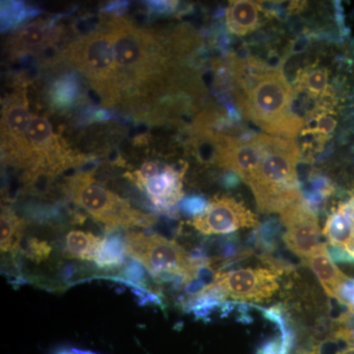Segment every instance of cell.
Listing matches in <instances>:
<instances>
[{
    "mask_svg": "<svg viewBox=\"0 0 354 354\" xmlns=\"http://www.w3.org/2000/svg\"><path fill=\"white\" fill-rule=\"evenodd\" d=\"M127 242L125 234L120 230L106 232V236L101 239L95 249L93 262L99 269L104 271H120L127 260Z\"/></svg>",
    "mask_w": 354,
    "mask_h": 354,
    "instance_id": "obj_15",
    "label": "cell"
},
{
    "mask_svg": "<svg viewBox=\"0 0 354 354\" xmlns=\"http://www.w3.org/2000/svg\"><path fill=\"white\" fill-rule=\"evenodd\" d=\"M190 225L203 234H230L242 228L259 227V221L243 203L232 197L214 198L201 216L193 218Z\"/></svg>",
    "mask_w": 354,
    "mask_h": 354,
    "instance_id": "obj_10",
    "label": "cell"
},
{
    "mask_svg": "<svg viewBox=\"0 0 354 354\" xmlns=\"http://www.w3.org/2000/svg\"><path fill=\"white\" fill-rule=\"evenodd\" d=\"M209 203L204 197L199 195H191L183 198L179 204V209L183 212L185 215L193 216H201L207 209H208Z\"/></svg>",
    "mask_w": 354,
    "mask_h": 354,
    "instance_id": "obj_21",
    "label": "cell"
},
{
    "mask_svg": "<svg viewBox=\"0 0 354 354\" xmlns=\"http://www.w3.org/2000/svg\"><path fill=\"white\" fill-rule=\"evenodd\" d=\"M337 301L346 304L353 311L354 307V279L349 278L339 291V299ZM354 313V312H353Z\"/></svg>",
    "mask_w": 354,
    "mask_h": 354,
    "instance_id": "obj_24",
    "label": "cell"
},
{
    "mask_svg": "<svg viewBox=\"0 0 354 354\" xmlns=\"http://www.w3.org/2000/svg\"><path fill=\"white\" fill-rule=\"evenodd\" d=\"M32 120L25 95H12L2 109V148L11 162L20 167H32L31 153L27 141V131Z\"/></svg>",
    "mask_w": 354,
    "mask_h": 354,
    "instance_id": "obj_9",
    "label": "cell"
},
{
    "mask_svg": "<svg viewBox=\"0 0 354 354\" xmlns=\"http://www.w3.org/2000/svg\"><path fill=\"white\" fill-rule=\"evenodd\" d=\"M82 272V267L75 263H62L58 267V277L60 281L68 283V281H74L76 277Z\"/></svg>",
    "mask_w": 354,
    "mask_h": 354,
    "instance_id": "obj_23",
    "label": "cell"
},
{
    "mask_svg": "<svg viewBox=\"0 0 354 354\" xmlns=\"http://www.w3.org/2000/svg\"><path fill=\"white\" fill-rule=\"evenodd\" d=\"M118 272H120V276H116L118 278L135 283V285L145 286V288H149V277L152 276L146 269L145 266L141 264L138 260L128 257L124 265L120 268Z\"/></svg>",
    "mask_w": 354,
    "mask_h": 354,
    "instance_id": "obj_18",
    "label": "cell"
},
{
    "mask_svg": "<svg viewBox=\"0 0 354 354\" xmlns=\"http://www.w3.org/2000/svg\"><path fill=\"white\" fill-rule=\"evenodd\" d=\"M252 0H234L225 9V26L236 37H246L257 31L265 17L264 4Z\"/></svg>",
    "mask_w": 354,
    "mask_h": 354,
    "instance_id": "obj_13",
    "label": "cell"
},
{
    "mask_svg": "<svg viewBox=\"0 0 354 354\" xmlns=\"http://www.w3.org/2000/svg\"><path fill=\"white\" fill-rule=\"evenodd\" d=\"M295 344V339L272 337L266 341L258 349L257 354H288Z\"/></svg>",
    "mask_w": 354,
    "mask_h": 354,
    "instance_id": "obj_22",
    "label": "cell"
},
{
    "mask_svg": "<svg viewBox=\"0 0 354 354\" xmlns=\"http://www.w3.org/2000/svg\"><path fill=\"white\" fill-rule=\"evenodd\" d=\"M128 257L145 266L152 278L167 274H180L192 281L197 270L188 252L176 241L158 234L130 232L125 234Z\"/></svg>",
    "mask_w": 354,
    "mask_h": 354,
    "instance_id": "obj_6",
    "label": "cell"
},
{
    "mask_svg": "<svg viewBox=\"0 0 354 354\" xmlns=\"http://www.w3.org/2000/svg\"><path fill=\"white\" fill-rule=\"evenodd\" d=\"M306 261L328 297L339 299V291L349 278L333 263L328 254L327 243H323Z\"/></svg>",
    "mask_w": 354,
    "mask_h": 354,
    "instance_id": "obj_14",
    "label": "cell"
},
{
    "mask_svg": "<svg viewBox=\"0 0 354 354\" xmlns=\"http://www.w3.org/2000/svg\"><path fill=\"white\" fill-rule=\"evenodd\" d=\"M72 199L77 206L106 227V232L131 227H149L157 218L133 209L127 200L95 183L91 174H79L69 183Z\"/></svg>",
    "mask_w": 354,
    "mask_h": 354,
    "instance_id": "obj_4",
    "label": "cell"
},
{
    "mask_svg": "<svg viewBox=\"0 0 354 354\" xmlns=\"http://www.w3.org/2000/svg\"><path fill=\"white\" fill-rule=\"evenodd\" d=\"M0 223H1V227H1V236H0L1 252L17 255L21 250V242H22L26 227L25 221L8 207H2Z\"/></svg>",
    "mask_w": 354,
    "mask_h": 354,
    "instance_id": "obj_17",
    "label": "cell"
},
{
    "mask_svg": "<svg viewBox=\"0 0 354 354\" xmlns=\"http://www.w3.org/2000/svg\"><path fill=\"white\" fill-rule=\"evenodd\" d=\"M57 354H77V353H74L73 351H59V353H58Z\"/></svg>",
    "mask_w": 354,
    "mask_h": 354,
    "instance_id": "obj_26",
    "label": "cell"
},
{
    "mask_svg": "<svg viewBox=\"0 0 354 354\" xmlns=\"http://www.w3.org/2000/svg\"><path fill=\"white\" fill-rule=\"evenodd\" d=\"M101 237L84 230H70L65 236L62 255L67 259L93 261Z\"/></svg>",
    "mask_w": 354,
    "mask_h": 354,
    "instance_id": "obj_16",
    "label": "cell"
},
{
    "mask_svg": "<svg viewBox=\"0 0 354 354\" xmlns=\"http://www.w3.org/2000/svg\"><path fill=\"white\" fill-rule=\"evenodd\" d=\"M60 38V30L48 21L39 20L21 28L8 39L7 50L14 57L41 53L51 48Z\"/></svg>",
    "mask_w": 354,
    "mask_h": 354,
    "instance_id": "obj_12",
    "label": "cell"
},
{
    "mask_svg": "<svg viewBox=\"0 0 354 354\" xmlns=\"http://www.w3.org/2000/svg\"><path fill=\"white\" fill-rule=\"evenodd\" d=\"M300 158L301 150L295 139L263 134L259 162L245 181L261 213L281 214L304 199L297 176Z\"/></svg>",
    "mask_w": 354,
    "mask_h": 354,
    "instance_id": "obj_2",
    "label": "cell"
},
{
    "mask_svg": "<svg viewBox=\"0 0 354 354\" xmlns=\"http://www.w3.org/2000/svg\"><path fill=\"white\" fill-rule=\"evenodd\" d=\"M327 251L333 262L337 263V264L354 265L353 258L342 248L327 244Z\"/></svg>",
    "mask_w": 354,
    "mask_h": 354,
    "instance_id": "obj_25",
    "label": "cell"
},
{
    "mask_svg": "<svg viewBox=\"0 0 354 354\" xmlns=\"http://www.w3.org/2000/svg\"><path fill=\"white\" fill-rule=\"evenodd\" d=\"M76 94L77 88L73 81L64 79V80L59 81L53 88V101L58 106L67 104L73 101V97H76Z\"/></svg>",
    "mask_w": 354,
    "mask_h": 354,
    "instance_id": "obj_20",
    "label": "cell"
},
{
    "mask_svg": "<svg viewBox=\"0 0 354 354\" xmlns=\"http://www.w3.org/2000/svg\"><path fill=\"white\" fill-rule=\"evenodd\" d=\"M64 58L70 66L83 74L92 87L101 93L106 102L120 95L118 72L113 44L106 28L94 31L70 44Z\"/></svg>",
    "mask_w": 354,
    "mask_h": 354,
    "instance_id": "obj_5",
    "label": "cell"
},
{
    "mask_svg": "<svg viewBox=\"0 0 354 354\" xmlns=\"http://www.w3.org/2000/svg\"><path fill=\"white\" fill-rule=\"evenodd\" d=\"M51 251H53V247L48 241L32 237L26 243L25 249L20 252L24 254L30 260L41 263L50 258Z\"/></svg>",
    "mask_w": 354,
    "mask_h": 354,
    "instance_id": "obj_19",
    "label": "cell"
},
{
    "mask_svg": "<svg viewBox=\"0 0 354 354\" xmlns=\"http://www.w3.org/2000/svg\"><path fill=\"white\" fill-rule=\"evenodd\" d=\"M272 268H242L218 272L215 283L227 297L242 301H264L279 290V274Z\"/></svg>",
    "mask_w": 354,
    "mask_h": 354,
    "instance_id": "obj_8",
    "label": "cell"
},
{
    "mask_svg": "<svg viewBox=\"0 0 354 354\" xmlns=\"http://www.w3.org/2000/svg\"><path fill=\"white\" fill-rule=\"evenodd\" d=\"M183 174L184 171L171 165L146 162L141 169L127 176L146 193L156 209L176 218L177 203L183 199Z\"/></svg>",
    "mask_w": 354,
    "mask_h": 354,
    "instance_id": "obj_7",
    "label": "cell"
},
{
    "mask_svg": "<svg viewBox=\"0 0 354 354\" xmlns=\"http://www.w3.org/2000/svg\"><path fill=\"white\" fill-rule=\"evenodd\" d=\"M227 69L232 102L244 120L274 136L295 139L300 134L304 118L283 67L232 55Z\"/></svg>",
    "mask_w": 354,
    "mask_h": 354,
    "instance_id": "obj_1",
    "label": "cell"
},
{
    "mask_svg": "<svg viewBox=\"0 0 354 354\" xmlns=\"http://www.w3.org/2000/svg\"><path fill=\"white\" fill-rule=\"evenodd\" d=\"M279 215L281 225L286 228L281 237L288 250L298 257L309 259L323 244L316 214L304 199L283 209Z\"/></svg>",
    "mask_w": 354,
    "mask_h": 354,
    "instance_id": "obj_11",
    "label": "cell"
},
{
    "mask_svg": "<svg viewBox=\"0 0 354 354\" xmlns=\"http://www.w3.org/2000/svg\"><path fill=\"white\" fill-rule=\"evenodd\" d=\"M106 28L113 44L120 87L147 85L162 75L167 58L153 32L120 18L109 20Z\"/></svg>",
    "mask_w": 354,
    "mask_h": 354,
    "instance_id": "obj_3",
    "label": "cell"
}]
</instances>
